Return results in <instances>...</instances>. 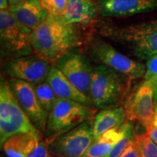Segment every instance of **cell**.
<instances>
[{"mask_svg": "<svg viewBox=\"0 0 157 157\" xmlns=\"http://www.w3.org/2000/svg\"><path fill=\"white\" fill-rule=\"evenodd\" d=\"M81 42L75 24L64 16L50 13L40 25L31 32V44L34 55L54 63Z\"/></svg>", "mask_w": 157, "mask_h": 157, "instance_id": "6da1fadb", "label": "cell"}, {"mask_svg": "<svg viewBox=\"0 0 157 157\" xmlns=\"http://www.w3.org/2000/svg\"><path fill=\"white\" fill-rule=\"evenodd\" d=\"M98 32L123 45L140 60H147L157 54V18L122 26L103 24Z\"/></svg>", "mask_w": 157, "mask_h": 157, "instance_id": "7a4b0ae2", "label": "cell"}, {"mask_svg": "<svg viewBox=\"0 0 157 157\" xmlns=\"http://www.w3.org/2000/svg\"><path fill=\"white\" fill-rule=\"evenodd\" d=\"M130 81L127 76L106 66H94L89 95L94 106L99 110L123 107Z\"/></svg>", "mask_w": 157, "mask_h": 157, "instance_id": "3957f363", "label": "cell"}, {"mask_svg": "<svg viewBox=\"0 0 157 157\" xmlns=\"http://www.w3.org/2000/svg\"><path fill=\"white\" fill-rule=\"evenodd\" d=\"M30 133L44 138V135L33 124L13 93L9 80L2 78L0 84V143L1 146L11 135Z\"/></svg>", "mask_w": 157, "mask_h": 157, "instance_id": "277c9868", "label": "cell"}, {"mask_svg": "<svg viewBox=\"0 0 157 157\" xmlns=\"http://www.w3.org/2000/svg\"><path fill=\"white\" fill-rule=\"evenodd\" d=\"M97 109L71 100L58 98L49 112L44 138L50 141L75 128L88 119H95Z\"/></svg>", "mask_w": 157, "mask_h": 157, "instance_id": "5b68a950", "label": "cell"}, {"mask_svg": "<svg viewBox=\"0 0 157 157\" xmlns=\"http://www.w3.org/2000/svg\"><path fill=\"white\" fill-rule=\"evenodd\" d=\"M87 50L92 61L117 71L132 80L144 76L146 74L144 64L121 53L99 36L90 39Z\"/></svg>", "mask_w": 157, "mask_h": 157, "instance_id": "8992f818", "label": "cell"}, {"mask_svg": "<svg viewBox=\"0 0 157 157\" xmlns=\"http://www.w3.org/2000/svg\"><path fill=\"white\" fill-rule=\"evenodd\" d=\"M32 31L19 23L10 10H0V42L2 57L29 56L33 52Z\"/></svg>", "mask_w": 157, "mask_h": 157, "instance_id": "52a82bcc", "label": "cell"}, {"mask_svg": "<svg viewBox=\"0 0 157 157\" xmlns=\"http://www.w3.org/2000/svg\"><path fill=\"white\" fill-rule=\"evenodd\" d=\"M93 124L94 119H88L56 137L49 143L50 152L59 157H84L95 140Z\"/></svg>", "mask_w": 157, "mask_h": 157, "instance_id": "ba28073f", "label": "cell"}, {"mask_svg": "<svg viewBox=\"0 0 157 157\" xmlns=\"http://www.w3.org/2000/svg\"><path fill=\"white\" fill-rule=\"evenodd\" d=\"M156 84V80H144L130 95L127 96L123 106L126 112L127 120L137 121L146 130L154 121V100Z\"/></svg>", "mask_w": 157, "mask_h": 157, "instance_id": "9c48e42d", "label": "cell"}, {"mask_svg": "<svg viewBox=\"0 0 157 157\" xmlns=\"http://www.w3.org/2000/svg\"><path fill=\"white\" fill-rule=\"evenodd\" d=\"M54 65L77 89L90 98L94 66L89 57L75 48L60 57Z\"/></svg>", "mask_w": 157, "mask_h": 157, "instance_id": "30bf717a", "label": "cell"}, {"mask_svg": "<svg viewBox=\"0 0 157 157\" xmlns=\"http://www.w3.org/2000/svg\"><path fill=\"white\" fill-rule=\"evenodd\" d=\"M51 67L52 65L45 59L29 55L12 58L4 69L11 78L34 84L46 81Z\"/></svg>", "mask_w": 157, "mask_h": 157, "instance_id": "8fae6325", "label": "cell"}, {"mask_svg": "<svg viewBox=\"0 0 157 157\" xmlns=\"http://www.w3.org/2000/svg\"><path fill=\"white\" fill-rule=\"evenodd\" d=\"M9 82L20 105L33 124L44 135L49 113L39 103L33 84L13 78L9 79Z\"/></svg>", "mask_w": 157, "mask_h": 157, "instance_id": "7c38bea8", "label": "cell"}, {"mask_svg": "<svg viewBox=\"0 0 157 157\" xmlns=\"http://www.w3.org/2000/svg\"><path fill=\"white\" fill-rule=\"evenodd\" d=\"M98 10L104 17H128L157 10V0H100Z\"/></svg>", "mask_w": 157, "mask_h": 157, "instance_id": "4fadbf2b", "label": "cell"}, {"mask_svg": "<svg viewBox=\"0 0 157 157\" xmlns=\"http://www.w3.org/2000/svg\"><path fill=\"white\" fill-rule=\"evenodd\" d=\"M9 10L19 23L32 31L50 14L39 0H24L10 6Z\"/></svg>", "mask_w": 157, "mask_h": 157, "instance_id": "5bb4252c", "label": "cell"}, {"mask_svg": "<svg viewBox=\"0 0 157 157\" xmlns=\"http://www.w3.org/2000/svg\"><path fill=\"white\" fill-rule=\"evenodd\" d=\"M46 81L58 98L71 100L88 106L95 107L91 99L77 89L55 65L51 67Z\"/></svg>", "mask_w": 157, "mask_h": 157, "instance_id": "9a60e30c", "label": "cell"}, {"mask_svg": "<svg viewBox=\"0 0 157 157\" xmlns=\"http://www.w3.org/2000/svg\"><path fill=\"white\" fill-rule=\"evenodd\" d=\"M42 140L30 133L19 132L9 137L1 148L7 157H29Z\"/></svg>", "mask_w": 157, "mask_h": 157, "instance_id": "2e32d148", "label": "cell"}, {"mask_svg": "<svg viewBox=\"0 0 157 157\" xmlns=\"http://www.w3.org/2000/svg\"><path fill=\"white\" fill-rule=\"evenodd\" d=\"M126 121H127V118L124 107L101 110L96 113L94 119L95 139L109 129L120 127Z\"/></svg>", "mask_w": 157, "mask_h": 157, "instance_id": "e0dca14e", "label": "cell"}, {"mask_svg": "<svg viewBox=\"0 0 157 157\" xmlns=\"http://www.w3.org/2000/svg\"><path fill=\"white\" fill-rule=\"evenodd\" d=\"M97 10L90 0H68L64 17L71 24H86L95 18Z\"/></svg>", "mask_w": 157, "mask_h": 157, "instance_id": "ac0fdd59", "label": "cell"}, {"mask_svg": "<svg viewBox=\"0 0 157 157\" xmlns=\"http://www.w3.org/2000/svg\"><path fill=\"white\" fill-rule=\"evenodd\" d=\"M122 135L121 125L106 131L95 139L84 157H107Z\"/></svg>", "mask_w": 157, "mask_h": 157, "instance_id": "d6986e66", "label": "cell"}, {"mask_svg": "<svg viewBox=\"0 0 157 157\" xmlns=\"http://www.w3.org/2000/svg\"><path fill=\"white\" fill-rule=\"evenodd\" d=\"M33 85L39 103H40L41 106L49 113L54 107L58 98L47 81L34 84Z\"/></svg>", "mask_w": 157, "mask_h": 157, "instance_id": "ffe728a7", "label": "cell"}, {"mask_svg": "<svg viewBox=\"0 0 157 157\" xmlns=\"http://www.w3.org/2000/svg\"><path fill=\"white\" fill-rule=\"evenodd\" d=\"M132 121L127 120L121 124L123 135L107 157H118L126 149L136 137Z\"/></svg>", "mask_w": 157, "mask_h": 157, "instance_id": "44dd1931", "label": "cell"}, {"mask_svg": "<svg viewBox=\"0 0 157 157\" xmlns=\"http://www.w3.org/2000/svg\"><path fill=\"white\" fill-rule=\"evenodd\" d=\"M138 140V157H157V145L146 132L144 135H137Z\"/></svg>", "mask_w": 157, "mask_h": 157, "instance_id": "7402d4cb", "label": "cell"}, {"mask_svg": "<svg viewBox=\"0 0 157 157\" xmlns=\"http://www.w3.org/2000/svg\"><path fill=\"white\" fill-rule=\"evenodd\" d=\"M68 0H50L45 8L52 14L64 16Z\"/></svg>", "mask_w": 157, "mask_h": 157, "instance_id": "603a6c76", "label": "cell"}, {"mask_svg": "<svg viewBox=\"0 0 157 157\" xmlns=\"http://www.w3.org/2000/svg\"><path fill=\"white\" fill-rule=\"evenodd\" d=\"M146 71L143 77L144 80L154 79L157 81V54L146 60Z\"/></svg>", "mask_w": 157, "mask_h": 157, "instance_id": "cb8c5ba5", "label": "cell"}, {"mask_svg": "<svg viewBox=\"0 0 157 157\" xmlns=\"http://www.w3.org/2000/svg\"><path fill=\"white\" fill-rule=\"evenodd\" d=\"M50 141L43 138L39 143L36 149L29 157H59L52 155L48 149Z\"/></svg>", "mask_w": 157, "mask_h": 157, "instance_id": "d4e9b609", "label": "cell"}, {"mask_svg": "<svg viewBox=\"0 0 157 157\" xmlns=\"http://www.w3.org/2000/svg\"><path fill=\"white\" fill-rule=\"evenodd\" d=\"M139 156V147L138 140H137V135L132 143L129 145V146L125 149L118 157H138Z\"/></svg>", "mask_w": 157, "mask_h": 157, "instance_id": "484cf974", "label": "cell"}, {"mask_svg": "<svg viewBox=\"0 0 157 157\" xmlns=\"http://www.w3.org/2000/svg\"><path fill=\"white\" fill-rule=\"evenodd\" d=\"M146 133L149 135L151 139L157 145V125L152 124L150 127L146 130Z\"/></svg>", "mask_w": 157, "mask_h": 157, "instance_id": "4316f807", "label": "cell"}, {"mask_svg": "<svg viewBox=\"0 0 157 157\" xmlns=\"http://www.w3.org/2000/svg\"><path fill=\"white\" fill-rule=\"evenodd\" d=\"M10 7L8 0H0V10H9Z\"/></svg>", "mask_w": 157, "mask_h": 157, "instance_id": "83f0119b", "label": "cell"}, {"mask_svg": "<svg viewBox=\"0 0 157 157\" xmlns=\"http://www.w3.org/2000/svg\"><path fill=\"white\" fill-rule=\"evenodd\" d=\"M23 1H24V0H8L10 5V6L16 5V4L19 3V2H23Z\"/></svg>", "mask_w": 157, "mask_h": 157, "instance_id": "f1b7e54d", "label": "cell"}, {"mask_svg": "<svg viewBox=\"0 0 157 157\" xmlns=\"http://www.w3.org/2000/svg\"><path fill=\"white\" fill-rule=\"evenodd\" d=\"M39 1H40L41 2H42V5L45 7L47 6V5H48V3L49 2V1H50V0H39Z\"/></svg>", "mask_w": 157, "mask_h": 157, "instance_id": "f546056e", "label": "cell"}, {"mask_svg": "<svg viewBox=\"0 0 157 157\" xmlns=\"http://www.w3.org/2000/svg\"><path fill=\"white\" fill-rule=\"evenodd\" d=\"M157 99V84L156 85V88H155V93H154V101Z\"/></svg>", "mask_w": 157, "mask_h": 157, "instance_id": "4dcf8cb0", "label": "cell"}, {"mask_svg": "<svg viewBox=\"0 0 157 157\" xmlns=\"http://www.w3.org/2000/svg\"><path fill=\"white\" fill-rule=\"evenodd\" d=\"M2 157H3V156H2ZM6 157H7V156H6Z\"/></svg>", "mask_w": 157, "mask_h": 157, "instance_id": "1f68e13d", "label": "cell"}]
</instances>
